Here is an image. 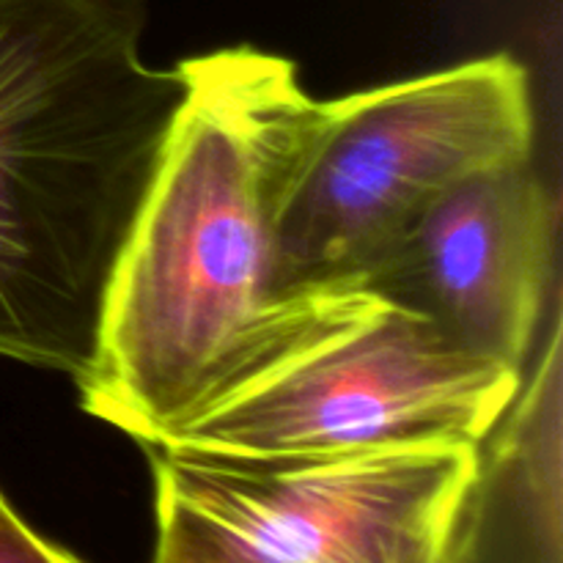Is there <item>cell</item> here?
Instances as JSON below:
<instances>
[{
	"instance_id": "3957f363",
	"label": "cell",
	"mask_w": 563,
	"mask_h": 563,
	"mask_svg": "<svg viewBox=\"0 0 563 563\" xmlns=\"http://www.w3.org/2000/svg\"><path fill=\"white\" fill-rule=\"evenodd\" d=\"M531 148V80L506 53L330 99L278 220L280 289L357 286L451 187Z\"/></svg>"
},
{
	"instance_id": "30bf717a",
	"label": "cell",
	"mask_w": 563,
	"mask_h": 563,
	"mask_svg": "<svg viewBox=\"0 0 563 563\" xmlns=\"http://www.w3.org/2000/svg\"><path fill=\"white\" fill-rule=\"evenodd\" d=\"M0 495H3V493H0Z\"/></svg>"
},
{
	"instance_id": "8992f818",
	"label": "cell",
	"mask_w": 563,
	"mask_h": 563,
	"mask_svg": "<svg viewBox=\"0 0 563 563\" xmlns=\"http://www.w3.org/2000/svg\"><path fill=\"white\" fill-rule=\"evenodd\" d=\"M555 214L531 159L495 165L440 196L357 286L522 372L553 284Z\"/></svg>"
},
{
	"instance_id": "ba28073f",
	"label": "cell",
	"mask_w": 563,
	"mask_h": 563,
	"mask_svg": "<svg viewBox=\"0 0 563 563\" xmlns=\"http://www.w3.org/2000/svg\"><path fill=\"white\" fill-rule=\"evenodd\" d=\"M0 563H86L60 544L38 537L0 495Z\"/></svg>"
},
{
	"instance_id": "7a4b0ae2",
	"label": "cell",
	"mask_w": 563,
	"mask_h": 563,
	"mask_svg": "<svg viewBox=\"0 0 563 563\" xmlns=\"http://www.w3.org/2000/svg\"><path fill=\"white\" fill-rule=\"evenodd\" d=\"M146 22L148 0H0V357L77 388L187 99Z\"/></svg>"
},
{
	"instance_id": "5b68a950",
	"label": "cell",
	"mask_w": 563,
	"mask_h": 563,
	"mask_svg": "<svg viewBox=\"0 0 563 563\" xmlns=\"http://www.w3.org/2000/svg\"><path fill=\"white\" fill-rule=\"evenodd\" d=\"M522 372L467 355L432 322L379 300L154 449L289 460L476 445L517 394Z\"/></svg>"
},
{
	"instance_id": "277c9868",
	"label": "cell",
	"mask_w": 563,
	"mask_h": 563,
	"mask_svg": "<svg viewBox=\"0 0 563 563\" xmlns=\"http://www.w3.org/2000/svg\"><path fill=\"white\" fill-rule=\"evenodd\" d=\"M471 451L251 460L148 449L157 544L207 563H434Z\"/></svg>"
},
{
	"instance_id": "9c48e42d",
	"label": "cell",
	"mask_w": 563,
	"mask_h": 563,
	"mask_svg": "<svg viewBox=\"0 0 563 563\" xmlns=\"http://www.w3.org/2000/svg\"><path fill=\"white\" fill-rule=\"evenodd\" d=\"M152 563H207V561L190 559V555L176 553V550L163 548V544H157V548H154V561H152Z\"/></svg>"
},
{
	"instance_id": "52a82bcc",
	"label": "cell",
	"mask_w": 563,
	"mask_h": 563,
	"mask_svg": "<svg viewBox=\"0 0 563 563\" xmlns=\"http://www.w3.org/2000/svg\"><path fill=\"white\" fill-rule=\"evenodd\" d=\"M561 311L531 372L473 445L434 563H561Z\"/></svg>"
},
{
	"instance_id": "6da1fadb",
	"label": "cell",
	"mask_w": 563,
	"mask_h": 563,
	"mask_svg": "<svg viewBox=\"0 0 563 563\" xmlns=\"http://www.w3.org/2000/svg\"><path fill=\"white\" fill-rule=\"evenodd\" d=\"M181 69L185 108L80 385L88 416L146 449L379 302L361 286L286 295L278 284V220L324 121L297 66L229 47Z\"/></svg>"
}]
</instances>
